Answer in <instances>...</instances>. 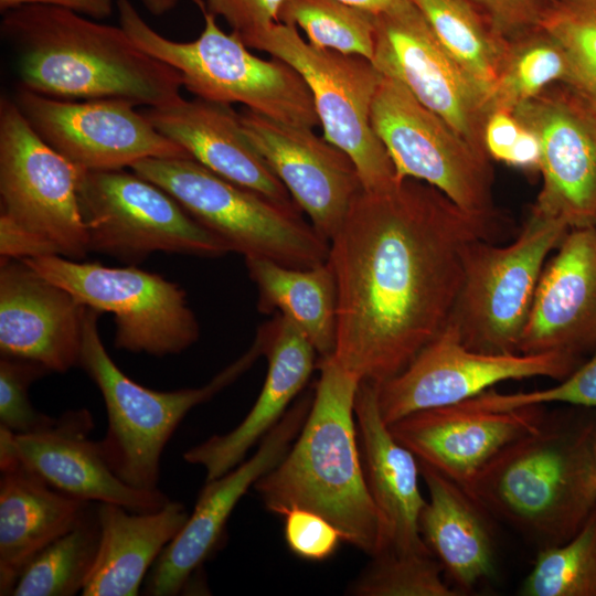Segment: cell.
I'll return each instance as SVG.
<instances>
[{"label": "cell", "instance_id": "cell-1", "mask_svg": "<svg viewBox=\"0 0 596 596\" xmlns=\"http://www.w3.org/2000/svg\"><path fill=\"white\" fill-rule=\"evenodd\" d=\"M492 227L415 179L362 190L330 241L338 292L334 359L374 384L403 371L449 320L464 247L490 240Z\"/></svg>", "mask_w": 596, "mask_h": 596}, {"label": "cell", "instance_id": "cell-2", "mask_svg": "<svg viewBox=\"0 0 596 596\" xmlns=\"http://www.w3.org/2000/svg\"><path fill=\"white\" fill-rule=\"evenodd\" d=\"M2 14L1 34L29 91L64 100L121 99L147 107L181 97L180 73L142 50L121 26L42 4Z\"/></svg>", "mask_w": 596, "mask_h": 596}, {"label": "cell", "instance_id": "cell-3", "mask_svg": "<svg viewBox=\"0 0 596 596\" xmlns=\"http://www.w3.org/2000/svg\"><path fill=\"white\" fill-rule=\"evenodd\" d=\"M318 369L302 428L254 488L268 511H315L338 528L344 542L372 557L379 550L380 523L356 439L354 402L361 380L333 355L320 359Z\"/></svg>", "mask_w": 596, "mask_h": 596}, {"label": "cell", "instance_id": "cell-4", "mask_svg": "<svg viewBox=\"0 0 596 596\" xmlns=\"http://www.w3.org/2000/svg\"><path fill=\"white\" fill-rule=\"evenodd\" d=\"M595 421L544 418L501 449L464 488L539 550L567 541L596 505Z\"/></svg>", "mask_w": 596, "mask_h": 596}, {"label": "cell", "instance_id": "cell-5", "mask_svg": "<svg viewBox=\"0 0 596 596\" xmlns=\"http://www.w3.org/2000/svg\"><path fill=\"white\" fill-rule=\"evenodd\" d=\"M79 168L49 146L14 99H0V257L62 256L89 252L77 185Z\"/></svg>", "mask_w": 596, "mask_h": 596}, {"label": "cell", "instance_id": "cell-6", "mask_svg": "<svg viewBox=\"0 0 596 596\" xmlns=\"http://www.w3.org/2000/svg\"><path fill=\"white\" fill-rule=\"evenodd\" d=\"M204 28L190 42H177L155 31L130 0H116L120 26L142 50L174 67L183 87L195 97L243 104L268 118L313 128L320 125L311 93L285 61L263 60L249 52L235 32L225 33L216 17L201 4Z\"/></svg>", "mask_w": 596, "mask_h": 596}, {"label": "cell", "instance_id": "cell-7", "mask_svg": "<svg viewBox=\"0 0 596 596\" xmlns=\"http://www.w3.org/2000/svg\"><path fill=\"white\" fill-rule=\"evenodd\" d=\"M86 308L79 365L102 393L107 429L98 441L113 472L132 488L158 489L163 450L187 414L234 382L260 355L257 342L200 387L155 391L127 376L113 361Z\"/></svg>", "mask_w": 596, "mask_h": 596}, {"label": "cell", "instance_id": "cell-8", "mask_svg": "<svg viewBox=\"0 0 596 596\" xmlns=\"http://www.w3.org/2000/svg\"><path fill=\"white\" fill-rule=\"evenodd\" d=\"M130 169L166 190L231 252L294 268L328 262L330 242L304 220L296 203L238 185L191 158H145Z\"/></svg>", "mask_w": 596, "mask_h": 596}, {"label": "cell", "instance_id": "cell-9", "mask_svg": "<svg viewBox=\"0 0 596 596\" xmlns=\"http://www.w3.org/2000/svg\"><path fill=\"white\" fill-rule=\"evenodd\" d=\"M571 228L531 211L508 245L476 238L462 251V280L449 317L462 342L481 352H519L543 268Z\"/></svg>", "mask_w": 596, "mask_h": 596}, {"label": "cell", "instance_id": "cell-10", "mask_svg": "<svg viewBox=\"0 0 596 596\" xmlns=\"http://www.w3.org/2000/svg\"><path fill=\"white\" fill-rule=\"evenodd\" d=\"M245 45L285 61L300 74L311 93L323 137L351 158L364 191L382 190L398 180L371 123L382 74L370 60L315 47L297 28L279 22Z\"/></svg>", "mask_w": 596, "mask_h": 596}, {"label": "cell", "instance_id": "cell-11", "mask_svg": "<svg viewBox=\"0 0 596 596\" xmlns=\"http://www.w3.org/2000/svg\"><path fill=\"white\" fill-rule=\"evenodd\" d=\"M22 260L83 306L113 313L117 349L164 356L183 352L200 337L184 290L159 274L62 256Z\"/></svg>", "mask_w": 596, "mask_h": 596}, {"label": "cell", "instance_id": "cell-12", "mask_svg": "<svg viewBox=\"0 0 596 596\" xmlns=\"http://www.w3.org/2000/svg\"><path fill=\"white\" fill-rule=\"evenodd\" d=\"M77 195L89 251L126 262L159 251L203 257L231 252L166 190L134 171L81 170Z\"/></svg>", "mask_w": 596, "mask_h": 596}, {"label": "cell", "instance_id": "cell-13", "mask_svg": "<svg viewBox=\"0 0 596 596\" xmlns=\"http://www.w3.org/2000/svg\"><path fill=\"white\" fill-rule=\"evenodd\" d=\"M371 123L397 179L425 182L465 213L493 222L489 157L424 106L402 83L382 74Z\"/></svg>", "mask_w": 596, "mask_h": 596}, {"label": "cell", "instance_id": "cell-14", "mask_svg": "<svg viewBox=\"0 0 596 596\" xmlns=\"http://www.w3.org/2000/svg\"><path fill=\"white\" fill-rule=\"evenodd\" d=\"M583 362L563 353H492L468 348L448 321L395 376L376 385L384 422L460 404L505 381L563 380Z\"/></svg>", "mask_w": 596, "mask_h": 596}, {"label": "cell", "instance_id": "cell-15", "mask_svg": "<svg viewBox=\"0 0 596 596\" xmlns=\"http://www.w3.org/2000/svg\"><path fill=\"white\" fill-rule=\"evenodd\" d=\"M14 102L49 146L85 171L121 170L145 158H191L127 100H64L21 87Z\"/></svg>", "mask_w": 596, "mask_h": 596}, {"label": "cell", "instance_id": "cell-16", "mask_svg": "<svg viewBox=\"0 0 596 596\" xmlns=\"http://www.w3.org/2000/svg\"><path fill=\"white\" fill-rule=\"evenodd\" d=\"M375 15L373 65L485 152L488 100L448 53L421 12L404 0ZM488 156V155H487Z\"/></svg>", "mask_w": 596, "mask_h": 596}, {"label": "cell", "instance_id": "cell-17", "mask_svg": "<svg viewBox=\"0 0 596 596\" xmlns=\"http://www.w3.org/2000/svg\"><path fill=\"white\" fill-rule=\"evenodd\" d=\"M540 142L542 188L532 211L570 228L596 226V120L566 85L513 111Z\"/></svg>", "mask_w": 596, "mask_h": 596}, {"label": "cell", "instance_id": "cell-18", "mask_svg": "<svg viewBox=\"0 0 596 596\" xmlns=\"http://www.w3.org/2000/svg\"><path fill=\"white\" fill-rule=\"evenodd\" d=\"M309 394L296 402L266 434L255 454L225 475L206 481L193 511L164 547L146 579V594L174 596L217 549L234 508L255 482L288 451L311 407Z\"/></svg>", "mask_w": 596, "mask_h": 596}, {"label": "cell", "instance_id": "cell-19", "mask_svg": "<svg viewBox=\"0 0 596 596\" xmlns=\"http://www.w3.org/2000/svg\"><path fill=\"white\" fill-rule=\"evenodd\" d=\"M242 127L316 231L329 242L363 190L351 158L312 128L281 123L245 108Z\"/></svg>", "mask_w": 596, "mask_h": 596}, {"label": "cell", "instance_id": "cell-20", "mask_svg": "<svg viewBox=\"0 0 596 596\" xmlns=\"http://www.w3.org/2000/svg\"><path fill=\"white\" fill-rule=\"evenodd\" d=\"M85 409L68 411L47 427L13 434L0 426V466L18 460L52 488L79 500L114 503L130 511L150 512L170 499L159 488L137 489L120 480L106 462Z\"/></svg>", "mask_w": 596, "mask_h": 596}, {"label": "cell", "instance_id": "cell-21", "mask_svg": "<svg viewBox=\"0 0 596 596\" xmlns=\"http://www.w3.org/2000/svg\"><path fill=\"white\" fill-rule=\"evenodd\" d=\"M596 349V226L571 228L540 277L519 352L582 362Z\"/></svg>", "mask_w": 596, "mask_h": 596}, {"label": "cell", "instance_id": "cell-22", "mask_svg": "<svg viewBox=\"0 0 596 596\" xmlns=\"http://www.w3.org/2000/svg\"><path fill=\"white\" fill-rule=\"evenodd\" d=\"M86 308L22 259L0 264V353L50 373L79 365Z\"/></svg>", "mask_w": 596, "mask_h": 596}, {"label": "cell", "instance_id": "cell-23", "mask_svg": "<svg viewBox=\"0 0 596 596\" xmlns=\"http://www.w3.org/2000/svg\"><path fill=\"white\" fill-rule=\"evenodd\" d=\"M544 418L541 406L494 412L456 404L412 413L389 427L419 462L465 487L501 449Z\"/></svg>", "mask_w": 596, "mask_h": 596}, {"label": "cell", "instance_id": "cell-24", "mask_svg": "<svg viewBox=\"0 0 596 596\" xmlns=\"http://www.w3.org/2000/svg\"><path fill=\"white\" fill-rule=\"evenodd\" d=\"M255 341L267 359L262 391L245 418L231 432L213 435L183 454L205 470L206 481L240 465L248 450L281 419L316 366V350L286 318L275 317L259 327Z\"/></svg>", "mask_w": 596, "mask_h": 596}, {"label": "cell", "instance_id": "cell-25", "mask_svg": "<svg viewBox=\"0 0 596 596\" xmlns=\"http://www.w3.org/2000/svg\"><path fill=\"white\" fill-rule=\"evenodd\" d=\"M368 488L377 511L380 553H432L422 539L419 462L384 422L376 385L361 381L354 402ZM375 554V555H376Z\"/></svg>", "mask_w": 596, "mask_h": 596}, {"label": "cell", "instance_id": "cell-26", "mask_svg": "<svg viewBox=\"0 0 596 596\" xmlns=\"http://www.w3.org/2000/svg\"><path fill=\"white\" fill-rule=\"evenodd\" d=\"M142 113L161 135L212 172L275 201L295 203L248 140L231 105L181 96Z\"/></svg>", "mask_w": 596, "mask_h": 596}, {"label": "cell", "instance_id": "cell-27", "mask_svg": "<svg viewBox=\"0 0 596 596\" xmlns=\"http://www.w3.org/2000/svg\"><path fill=\"white\" fill-rule=\"evenodd\" d=\"M0 470V595H12L26 565L73 528L89 502L52 488L18 460Z\"/></svg>", "mask_w": 596, "mask_h": 596}, {"label": "cell", "instance_id": "cell-28", "mask_svg": "<svg viewBox=\"0 0 596 596\" xmlns=\"http://www.w3.org/2000/svg\"><path fill=\"white\" fill-rule=\"evenodd\" d=\"M419 471L428 492L419 515L422 539L451 585L460 593L472 589L494 574L490 514L462 486L433 467L419 462Z\"/></svg>", "mask_w": 596, "mask_h": 596}, {"label": "cell", "instance_id": "cell-29", "mask_svg": "<svg viewBox=\"0 0 596 596\" xmlns=\"http://www.w3.org/2000/svg\"><path fill=\"white\" fill-rule=\"evenodd\" d=\"M100 542L82 590L84 596H135L164 547L189 518L183 503L169 501L150 512L98 503Z\"/></svg>", "mask_w": 596, "mask_h": 596}, {"label": "cell", "instance_id": "cell-30", "mask_svg": "<svg viewBox=\"0 0 596 596\" xmlns=\"http://www.w3.org/2000/svg\"><path fill=\"white\" fill-rule=\"evenodd\" d=\"M258 291V310L277 311L311 343L320 359L333 355L338 328V292L328 262L294 268L266 258L245 257Z\"/></svg>", "mask_w": 596, "mask_h": 596}, {"label": "cell", "instance_id": "cell-31", "mask_svg": "<svg viewBox=\"0 0 596 596\" xmlns=\"http://www.w3.org/2000/svg\"><path fill=\"white\" fill-rule=\"evenodd\" d=\"M424 17L448 53L488 100L493 92L508 40L494 31L467 0H408Z\"/></svg>", "mask_w": 596, "mask_h": 596}, {"label": "cell", "instance_id": "cell-32", "mask_svg": "<svg viewBox=\"0 0 596 596\" xmlns=\"http://www.w3.org/2000/svg\"><path fill=\"white\" fill-rule=\"evenodd\" d=\"M554 84L571 88L576 85L574 68L566 52L541 28L525 31L508 40L489 99V113H513Z\"/></svg>", "mask_w": 596, "mask_h": 596}, {"label": "cell", "instance_id": "cell-33", "mask_svg": "<svg viewBox=\"0 0 596 596\" xmlns=\"http://www.w3.org/2000/svg\"><path fill=\"white\" fill-rule=\"evenodd\" d=\"M100 542L98 503L89 502L66 533L43 549L23 570L14 596H71L82 592Z\"/></svg>", "mask_w": 596, "mask_h": 596}, {"label": "cell", "instance_id": "cell-34", "mask_svg": "<svg viewBox=\"0 0 596 596\" xmlns=\"http://www.w3.org/2000/svg\"><path fill=\"white\" fill-rule=\"evenodd\" d=\"M375 15L341 0H283L278 22L300 28L322 50L361 55L372 62Z\"/></svg>", "mask_w": 596, "mask_h": 596}, {"label": "cell", "instance_id": "cell-35", "mask_svg": "<svg viewBox=\"0 0 596 596\" xmlns=\"http://www.w3.org/2000/svg\"><path fill=\"white\" fill-rule=\"evenodd\" d=\"M521 596H596V505L567 541L540 549Z\"/></svg>", "mask_w": 596, "mask_h": 596}, {"label": "cell", "instance_id": "cell-36", "mask_svg": "<svg viewBox=\"0 0 596 596\" xmlns=\"http://www.w3.org/2000/svg\"><path fill=\"white\" fill-rule=\"evenodd\" d=\"M444 568L432 553H380L352 582L359 596H460L444 578Z\"/></svg>", "mask_w": 596, "mask_h": 596}, {"label": "cell", "instance_id": "cell-37", "mask_svg": "<svg viewBox=\"0 0 596 596\" xmlns=\"http://www.w3.org/2000/svg\"><path fill=\"white\" fill-rule=\"evenodd\" d=\"M539 28L566 52L576 85L596 91V0H550Z\"/></svg>", "mask_w": 596, "mask_h": 596}, {"label": "cell", "instance_id": "cell-38", "mask_svg": "<svg viewBox=\"0 0 596 596\" xmlns=\"http://www.w3.org/2000/svg\"><path fill=\"white\" fill-rule=\"evenodd\" d=\"M552 403L596 408V349L587 361L554 386L514 393L488 390L460 404L470 408L500 412Z\"/></svg>", "mask_w": 596, "mask_h": 596}, {"label": "cell", "instance_id": "cell-39", "mask_svg": "<svg viewBox=\"0 0 596 596\" xmlns=\"http://www.w3.org/2000/svg\"><path fill=\"white\" fill-rule=\"evenodd\" d=\"M47 373L50 371L35 361L1 355L0 426L13 434H30L54 422V417L36 411L29 397L31 384Z\"/></svg>", "mask_w": 596, "mask_h": 596}, {"label": "cell", "instance_id": "cell-40", "mask_svg": "<svg viewBox=\"0 0 596 596\" xmlns=\"http://www.w3.org/2000/svg\"><path fill=\"white\" fill-rule=\"evenodd\" d=\"M283 517L286 543L301 558L323 561L332 556L343 541L338 528L315 511L292 508Z\"/></svg>", "mask_w": 596, "mask_h": 596}, {"label": "cell", "instance_id": "cell-41", "mask_svg": "<svg viewBox=\"0 0 596 596\" xmlns=\"http://www.w3.org/2000/svg\"><path fill=\"white\" fill-rule=\"evenodd\" d=\"M207 12L223 18L245 44L278 22L283 0H194Z\"/></svg>", "mask_w": 596, "mask_h": 596}, {"label": "cell", "instance_id": "cell-42", "mask_svg": "<svg viewBox=\"0 0 596 596\" xmlns=\"http://www.w3.org/2000/svg\"><path fill=\"white\" fill-rule=\"evenodd\" d=\"M497 33L512 39L538 28L550 0H467Z\"/></svg>", "mask_w": 596, "mask_h": 596}, {"label": "cell", "instance_id": "cell-43", "mask_svg": "<svg viewBox=\"0 0 596 596\" xmlns=\"http://www.w3.org/2000/svg\"><path fill=\"white\" fill-rule=\"evenodd\" d=\"M522 129L523 125L513 113L490 111L483 126V147L488 157L507 163Z\"/></svg>", "mask_w": 596, "mask_h": 596}, {"label": "cell", "instance_id": "cell-44", "mask_svg": "<svg viewBox=\"0 0 596 596\" xmlns=\"http://www.w3.org/2000/svg\"><path fill=\"white\" fill-rule=\"evenodd\" d=\"M26 4L58 7L91 19L102 20L113 14L116 0H0V10L3 13Z\"/></svg>", "mask_w": 596, "mask_h": 596}, {"label": "cell", "instance_id": "cell-45", "mask_svg": "<svg viewBox=\"0 0 596 596\" xmlns=\"http://www.w3.org/2000/svg\"><path fill=\"white\" fill-rule=\"evenodd\" d=\"M540 155L541 150L538 137L532 130L523 126L507 164L522 169H539Z\"/></svg>", "mask_w": 596, "mask_h": 596}, {"label": "cell", "instance_id": "cell-46", "mask_svg": "<svg viewBox=\"0 0 596 596\" xmlns=\"http://www.w3.org/2000/svg\"><path fill=\"white\" fill-rule=\"evenodd\" d=\"M341 1L349 3L351 6H354V7L361 8L373 14H379V13L389 11L397 7L404 0H341Z\"/></svg>", "mask_w": 596, "mask_h": 596}, {"label": "cell", "instance_id": "cell-47", "mask_svg": "<svg viewBox=\"0 0 596 596\" xmlns=\"http://www.w3.org/2000/svg\"><path fill=\"white\" fill-rule=\"evenodd\" d=\"M143 7L153 15H162L172 10L181 0H141Z\"/></svg>", "mask_w": 596, "mask_h": 596}, {"label": "cell", "instance_id": "cell-48", "mask_svg": "<svg viewBox=\"0 0 596 596\" xmlns=\"http://www.w3.org/2000/svg\"><path fill=\"white\" fill-rule=\"evenodd\" d=\"M571 88V87H570ZM596 119V91L573 89Z\"/></svg>", "mask_w": 596, "mask_h": 596}, {"label": "cell", "instance_id": "cell-49", "mask_svg": "<svg viewBox=\"0 0 596 596\" xmlns=\"http://www.w3.org/2000/svg\"><path fill=\"white\" fill-rule=\"evenodd\" d=\"M592 443H593V453H594L595 468H596V421L593 427Z\"/></svg>", "mask_w": 596, "mask_h": 596}, {"label": "cell", "instance_id": "cell-50", "mask_svg": "<svg viewBox=\"0 0 596 596\" xmlns=\"http://www.w3.org/2000/svg\"><path fill=\"white\" fill-rule=\"evenodd\" d=\"M592 114V113H590ZM596 120V119H595Z\"/></svg>", "mask_w": 596, "mask_h": 596}]
</instances>
